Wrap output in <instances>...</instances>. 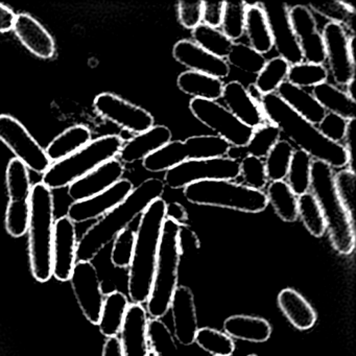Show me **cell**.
<instances>
[{"instance_id": "cell-1", "label": "cell", "mask_w": 356, "mask_h": 356, "mask_svg": "<svg viewBox=\"0 0 356 356\" xmlns=\"http://www.w3.org/2000/svg\"><path fill=\"white\" fill-rule=\"evenodd\" d=\"M260 107L270 124L289 137L301 151L331 168H348L349 156L343 143H335L323 136L318 127L291 110L276 93L264 95Z\"/></svg>"}, {"instance_id": "cell-2", "label": "cell", "mask_w": 356, "mask_h": 356, "mask_svg": "<svg viewBox=\"0 0 356 356\" xmlns=\"http://www.w3.org/2000/svg\"><path fill=\"white\" fill-rule=\"evenodd\" d=\"M165 184L157 178H149L134 187L120 205L95 220L79 239L78 261H92L131 222L143 214L147 206L163 195Z\"/></svg>"}, {"instance_id": "cell-3", "label": "cell", "mask_w": 356, "mask_h": 356, "mask_svg": "<svg viewBox=\"0 0 356 356\" xmlns=\"http://www.w3.org/2000/svg\"><path fill=\"white\" fill-rule=\"evenodd\" d=\"M166 202L154 200L140 216L135 231L134 251L129 266V297L134 304L149 300L157 264L162 227L165 220Z\"/></svg>"}, {"instance_id": "cell-4", "label": "cell", "mask_w": 356, "mask_h": 356, "mask_svg": "<svg viewBox=\"0 0 356 356\" xmlns=\"http://www.w3.org/2000/svg\"><path fill=\"white\" fill-rule=\"evenodd\" d=\"M30 208L28 234L31 270L35 280L44 283L53 276L51 249L56 220L53 191L42 182L33 185Z\"/></svg>"}, {"instance_id": "cell-5", "label": "cell", "mask_w": 356, "mask_h": 356, "mask_svg": "<svg viewBox=\"0 0 356 356\" xmlns=\"http://www.w3.org/2000/svg\"><path fill=\"white\" fill-rule=\"evenodd\" d=\"M309 191L320 205L335 251L350 255L355 248V222L337 197L334 172L330 166L316 160L312 161Z\"/></svg>"}, {"instance_id": "cell-6", "label": "cell", "mask_w": 356, "mask_h": 356, "mask_svg": "<svg viewBox=\"0 0 356 356\" xmlns=\"http://www.w3.org/2000/svg\"><path fill=\"white\" fill-rule=\"evenodd\" d=\"M124 143V139L116 134L92 139L86 147L70 157L51 163L41 182L51 191L70 187L99 166L118 158Z\"/></svg>"}, {"instance_id": "cell-7", "label": "cell", "mask_w": 356, "mask_h": 356, "mask_svg": "<svg viewBox=\"0 0 356 356\" xmlns=\"http://www.w3.org/2000/svg\"><path fill=\"white\" fill-rule=\"evenodd\" d=\"M181 225L165 218L162 227L153 285L147 300V314L153 318L165 316L170 310L179 280V266L182 253L179 245Z\"/></svg>"}, {"instance_id": "cell-8", "label": "cell", "mask_w": 356, "mask_h": 356, "mask_svg": "<svg viewBox=\"0 0 356 356\" xmlns=\"http://www.w3.org/2000/svg\"><path fill=\"white\" fill-rule=\"evenodd\" d=\"M185 199L199 206L225 208L245 213H260L268 207L264 191L230 180L202 181L185 187Z\"/></svg>"}, {"instance_id": "cell-9", "label": "cell", "mask_w": 356, "mask_h": 356, "mask_svg": "<svg viewBox=\"0 0 356 356\" xmlns=\"http://www.w3.org/2000/svg\"><path fill=\"white\" fill-rule=\"evenodd\" d=\"M231 145L216 135H197L186 140L170 141L143 161L149 172H168L187 160L226 157Z\"/></svg>"}, {"instance_id": "cell-10", "label": "cell", "mask_w": 356, "mask_h": 356, "mask_svg": "<svg viewBox=\"0 0 356 356\" xmlns=\"http://www.w3.org/2000/svg\"><path fill=\"white\" fill-rule=\"evenodd\" d=\"M239 177V161L230 158L187 160L164 174V184L172 189H184L202 181L230 180Z\"/></svg>"}, {"instance_id": "cell-11", "label": "cell", "mask_w": 356, "mask_h": 356, "mask_svg": "<svg viewBox=\"0 0 356 356\" xmlns=\"http://www.w3.org/2000/svg\"><path fill=\"white\" fill-rule=\"evenodd\" d=\"M0 141L29 170L43 176L51 165L44 147L12 115L0 114Z\"/></svg>"}, {"instance_id": "cell-12", "label": "cell", "mask_w": 356, "mask_h": 356, "mask_svg": "<svg viewBox=\"0 0 356 356\" xmlns=\"http://www.w3.org/2000/svg\"><path fill=\"white\" fill-rule=\"evenodd\" d=\"M189 109L201 124L213 131L214 135L224 139L231 147H245L253 135V129L239 122L218 102L193 99L189 103Z\"/></svg>"}, {"instance_id": "cell-13", "label": "cell", "mask_w": 356, "mask_h": 356, "mask_svg": "<svg viewBox=\"0 0 356 356\" xmlns=\"http://www.w3.org/2000/svg\"><path fill=\"white\" fill-rule=\"evenodd\" d=\"M93 110L102 120L134 135L141 134L155 126L154 116L149 111L114 93L97 95L93 101Z\"/></svg>"}, {"instance_id": "cell-14", "label": "cell", "mask_w": 356, "mask_h": 356, "mask_svg": "<svg viewBox=\"0 0 356 356\" xmlns=\"http://www.w3.org/2000/svg\"><path fill=\"white\" fill-rule=\"evenodd\" d=\"M70 281L85 318L91 324H99L105 295L95 264L91 261H76Z\"/></svg>"}, {"instance_id": "cell-15", "label": "cell", "mask_w": 356, "mask_h": 356, "mask_svg": "<svg viewBox=\"0 0 356 356\" xmlns=\"http://www.w3.org/2000/svg\"><path fill=\"white\" fill-rule=\"evenodd\" d=\"M270 26L273 44L279 57L289 65L304 61L299 42L296 38L289 19V7L286 3H259Z\"/></svg>"}, {"instance_id": "cell-16", "label": "cell", "mask_w": 356, "mask_h": 356, "mask_svg": "<svg viewBox=\"0 0 356 356\" xmlns=\"http://www.w3.org/2000/svg\"><path fill=\"white\" fill-rule=\"evenodd\" d=\"M325 55L335 84L347 86L355 79L356 63L349 53V35L339 24L328 22L323 30Z\"/></svg>"}, {"instance_id": "cell-17", "label": "cell", "mask_w": 356, "mask_h": 356, "mask_svg": "<svg viewBox=\"0 0 356 356\" xmlns=\"http://www.w3.org/2000/svg\"><path fill=\"white\" fill-rule=\"evenodd\" d=\"M133 189L134 185L129 179H122L120 182L95 197L72 202L68 207L66 216L76 225L99 220L122 203Z\"/></svg>"}, {"instance_id": "cell-18", "label": "cell", "mask_w": 356, "mask_h": 356, "mask_svg": "<svg viewBox=\"0 0 356 356\" xmlns=\"http://www.w3.org/2000/svg\"><path fill=\"white\" fill-rule=\"evenodd\" d=\"M78 243L76 224L66 216L56 220L51 261L53 276L61 282L70 280L78 261Z\"/></svg>"}, {"instance_id": "cell-19", "label": "cell", "mask_w": 356, "mask_h": 356, "mask_svg": "<svg viewBox=\"0 0 356 356\" xmlns=\"http://www.w3.org/2000/svg\"><path fill=\"white\" fill-rule=\"evenodd\" d=\"M289 19L303 60L307 63L323 65L326 61L324 40L312 12L306 6H295L289 9Z\"/></svg>"}, {"instance_id": "cell-20", "label": "cell", "mask_w": 356, "mask_h": 356, "mask_svg": "<svg viewBox=\"0 0 356 356\" xmlns=\"http://www.w3.org/2000/svg\"><path fill=\"white\" fill-rule=\"evenodd\" d=\"M172 57L181 65L188 68L191 72L208 74L213 78H227L230 74V66L226 60L220 59L204 51L193 41L183 39L178 41L172 47Z\"/></svg>"}, {"instance_id": "cell-21", "label": "cell", "mask_w": 356, "mask_h": 356, "mask_svg": "<svg viewBox=\"0 0 356 356\" xmlns=\"http://www.w3.org/2000/svg\"><path fill=\"white\" fill-rule=\"evenodd\" d=\"M126 165L118 158L106 162L97 170L79 179L68 187V197L74 202L95 197L124 179Z\"/></svg>"}, {"instance_id": "cell-22", "label": "cell", "mask_w": 356, "mask_h": 356, "mask_svg": "<svg viewBox=\"0 0 356 356\" xmlns=\"http://www.w3.org/2000/svg\"><path fill=\"white\" fill-rule=\"evenodd\" d=\"M170 309H172L174 320L175 339L185 347L193 345L199 326L195 296L189 287L184 285L177 287Z\"/></svg>"}, {"instance_id": "cell-23", "label": "cell", "mask_w": 356, "mask_h": 356, "mask_svg": "<svg viewBox=\"0 0 356 356\" xmlns=\"http://www.w3.org/2000/svg\"><path fill=\"white\" fill-rule=\"evenodd\" d=\"M13 31L22 44L39 59L49 60L55 57L57 53L55 39L51 33L30 14H16Z\"/></svg>"}, {"instance_id": "cell-24", "label": "cell", "mask_w": 356, "mask_h": 356, "mask_svg": "<svg viewBox=\"0 0 356 356\" xmlns=\"http://www.w3.org/2000/svg\"><path fill=\"white\" fill-rule=\"evenodd\" d=\"M147 309L141 304H130L120 331L122 356H149Z\"/></svg>"}, {"instance_id": "cell-25", "label": "cell", "mask_w": 356, "mask_h": 356, "mask_svg": "<svg viewBox=\"0 0 356 356\" xmlns=\"http://www.w3.org/2000/svg\"><path fill=\"white\" fill-rule=\"evenodd\" d=\"M172 137V131L168 127L154 126L149 130L141 134L134 135L132 138L124 140L118 159L124 165L143 161L147 156L155 153L156 151L170 143Z\"/></svg>"}, {"instance_id": "cell-26", "label": "cell", "mask_w": 356, "mask_h": 356, "mask_svg": "<svg viewBox=\"0 0 356 356\" xmlns=\"http://www.w3.org/2000/svg\"><path fill=\"white\" fill-rule=\"evenodd\" d=\"M222 99L227 109L249 128L255 130L266 124L261 107L249 97L247 88L238 81L225 84Z\"/></svg>"}, {"instance_id": "cell-27", "label": "cell", "mask_w": 356, "mask_h": 356, "mask_svg": "<svg viewBox=\"0 0 356 356\" xmlns=\"http://www.w3.org/2000/svg\"><path fill=\"white\" fill-rule=\"evenodd\" d=\"M277 95L304 120L314 126H318L327 112L305 89L295 86L291 83L283 82L277 89Z\"/></svg>"}, {"instance_id": "cell-28", "label": "cell", "mask_w": 356, "mask_h": 356, "mask_svg": "<svg viewBox=\"0 0 356 356\" xmlns=\"http://www.w3.org/2000/svg\"><path fill=\"white\" fill-rule=\"evenodd\" d=\"M224 330L231 339L251 343H264L273 332L272 326L266 318L245 314H235L226 318Z\"/></svg>"}, {"instance_id": "cell-29", "label": "cell", "mask_w": 356, "mask_h": 356, "mask_svg": "<svg viewBox=\"0 0 356 356\" xmlns=\"http://www.w3.org/2000/svg\"><path fill=\"white\" fill-rule=\"evenodd\" d=\"M278 305L287 320L299 330L312 328L318 320L316 310L295 289H282L278 295Z\"/></svg>"}, {"instance_id": "cell-30", "label": "cell", "mask_w": 356, "mask_h": 356, "mask_svg": "<svg viewBox=\"0 0 356 356\" xmlns=\"http://www.w3.org/2000/svg\"><path fill=\"white\" fill-rule=\"evenodd\" d=\"M92 140V131L85 124H74L58 135L45 147L51 163L70 157Z\"/></svg>"}, {"instance_id": "cell-31", "label": "cell", "mask_w": 356, "mask_h": 356, "mask_svg": "<svg viewBox=\"0 0 356 356\" xmlns=\"http://www.w3.org/2000/svg\"><path fill=\"white\" fill-rule=\"evenodd\" d=\"M129 307V298L122 291H114L106 295L97 324L102 334L107 339L118 337L124 326Z\"/></svg>"}, {"instance_id": "cell-32", "label": "cell", "mask_w": 356, "mask_h": 356, "mask_svg": "<svg viewBox=\"0 0 356 356\" xmlns=\"http://www.w3.org/2000/svg\"><path fill=\"white\" fill-rule=\"evenodd\" d=\"M245 34L252 49L257 53H270L272 51L273 38L270 34V26L266 20V14L262 10L259 3H248L247 12H245Z\"/></svg>"}, {"instance_id": "cell-33", "label": "cell", "mask_w": 356, "mask_h": 356, "mask_svg": "<svg viewBox=\"0 0 356 356\" xmlns=\"http://www.w3.org/2000/svg\"><path fill=\"white\" fill-rule=\"evenodd\" d=\"M177 85L183 93L193 97V99L214 102L222 99L225 86L224 82L220 79L191 70L182 72L178 76Z\"/></svg>"}, {"instance_id": "cell-34", "label": "cell", "mask_w": 356, "mask_h": 356, "mask_svg": "<svg viewBox=\"0 0 356 356\" xmlns=\"http://www.w3.org/2000/svg\"><path fill=\"white\" fill-rule=\"evenodd\" d=\"M312 95L328 113L341 116L348 122L355 120L356 102L334 85L322 83L312 88Z\"/></svg>"}, {"instance_id": "cell-35", "label": "cell", "mask_w": 356, "mask_h": 356, "mask_svg": "<svg viewBox=\"0 0 356 356\" xmlns=\"http://www.w3.org/2000/svg\"><path fill=\"white\" fill-rule=\"evenodd\" d=\"M280 130L275 124H262L261 127L254 130L253 135L245 147H231L227 157L236 161H238V159H243L245 156H254V157L264 159L273 147L280 140Z\"/></svg>"}, {"instance_id": "cell-36", "label": "cell", "mask_w": 356, "mask_h": 356, "mask_svg": "<svg viewBox=\"0 0 356 356\" xmlns=\"http://www.w3.org/2000/svg\"><path fill=\"white\" fill-rule=\"evenodd\" d=\"M266 199L274 208L275 213L285 222L298 220V197L285 181L270 182L266 189Z\"/></svg>"}, {"instance_id": "cell-37", "label": "cell", "mask_w": 356, "mask_h": 356, "mask_svg": "<svg viewBox=\"0 0 356 356\" xmlns=\"http://www.w3.org/2000/svg\"><path fill=\"white\" fill-rule=\"evenodd\" d=\"M6 183H7L9 201H29L32 182H31L29 168L19 160H10L6 170Z\"/></svg>"}, {"instance_id": "cell-38", "label": "cell", "mask_w": 356, "mask_h": 356, "mask_svg": "<svg viewBox=\"0 0 356 356\" xmlns=\"http://www.w3.org/2000/svg\"><path fill=\"white\" fill-rule=\"evenodd\" d=\"M191 36H193V42L202 47L204 51L224 60L230 53L234 43L228 37L225 36L222 31L210 28L204 24L193 29Z\"/></svg>"}, {"instance_id": "cell-39", "label": "cell", "mask_w": 356, "mask_h": 356, "mask_svg": "<svg viewBox=\"0 0 356 356\" xmlns=\"http://www.w3.org/2000/svg\"><path fill=\"white\" fill-rule=\"evenodd\" d=\"M310 11H314L318 15L323 16L332 24H339L346 31L349 30L351 35L354 32V24H355V9L350 3L341 1V0H331L325 3H310L308 6Z\"/></svg>"}, {"instance_id": "cell-40", "label": "cell", "mask_w": 356, "mask_h": 356, "mask_svg": "<svg viewBox=\"0 0 356 356\" xmlns=\"http://www.w3.org/2000/svg\"><path fill=\"white\" fill-rule=\"evenodd\" d=\"M312 158L301 149H295L289 172L287 184L297 197L309 191L310 178H312Z\"/></svg>"}, {"instance_id": "cell-41", "label": "cell", "mask_w": 356, "mask_h": 356, "mask_svg": "<svg viewBox=\"0 0 356 356\" xmlns=\"http://www.w3.org/2000/svg\"><path fill=\"white\" fill-rule=\"evenodd\" d=\"M293 149L291 143L279 140L264 158L266 178L270 182L284 181L289 172V164L293 157Z\"/></svg>"}, {"instance_id": "cell-42", "label": "cell", "mask_w": 356, "mask_h": 356, "mask_svg": "<svg viewBox=\"0 0 356 356\" xmlns=\"http://www.w3.org/2000/svg\"><path fill=\"white\" fill-rule=\"evenodd\" d=\"M147 339L156 356H181L176 339L168 326L158 318L149 321Z\"/></svg>"}, {"instance_id": "cell-43", "label": "cell", "mask_w": 356, "mask_h": 356, "mask_svg": "<svg viewBox=\"0 0 356 356\" xmlns=\"http://www.w3.org/2000/svg\"><path fill=\"white\" fill-rule=\"evenodd\" d=\"M298 216L312 236L318 238L326 232V222L322 210L310 191L298 197Z\"/></svg>"}, {"instance_id": "cell-44", "label": "cell", "mask_w": 356, "mask_h": 356, "mask_svg": "<svg viewBox=\"0 0 356 356\" xmlns=\"http://www.w3.org/2000/svg\"><path fill=\"white\" fill-rule=\"evenodd\" d=\"M289 67L291 65L282 58H273L270 61H266L254 84L264 95L275 93L286 80Z\"/></svg>"}, {"instance_id": "cell-45", "label": "cell", "mask_w": 356, "mask_h": 356, "mask_svg": "<svg viewBox=\"0 0 356 356\" xmlns=\"http://www.w3.org/2000/svg\"><path fill=\"white\" fill-rule=\"evenodd\" d=\"M226 62L229 66L251 74H258L266 63V57L243 43H233Z\"/></svg>"}, {"instance_id": "cell-46", "label": "cell", "mask_w": 356, "mask_h": 356, "mask_svg": "<svg viewBox=\"0 0 356 356\" xmlns=\"http://www.w3.org/2000/svg\"><path fill=\"white\" fill-rule=\"evenodd\" d=\"M195 343L213 356H231L235 351V343L226 333L210 327L199 329Z\"/></svg>"}, {"instance_id": "cell-47", "label": "cell", "mask_w": 356, "mask_h": 356, "mask_svg": "<svg viewBox=\"0 0 356 356\" xmlns=\"http://www.w3.org/2000/svg\"><path fill=\"white\" fill-rule=\"evenodd\" d=\"M287 82L300 88L318 86L328 79V72L324 65L320 64L302 63L291 65L287 74Z\"/></svg>"}, {"instance_id": "cell-48", "label": "cell", "mask_w": 356, "mask_h": 356, "mask_svg": "<svg viewBox=\"0 0 356 356\" xmlns=\"http://www.w3.org/2000/svg\"><path fill=\"white\" fill-rule=\"evenodd\" d=\"M248 3L245 1H225L222 14V32L231 41L239 40L245 34V12Z\"/></svg>"}, {"instance_id": "cell-49", "label": "cell", "mask_w": 356, "mask_h": 356, "mask_svg": "<svg viewBox=\"0 0 356 356\" xmlns=\"http://www.w3.org/2000/svg\"><path fill=\"white\" fill-rule=\"evenodd\" d=\"M30 200L9 201L6 210V230L14 238H19L28 233L30 222Z\"/></svg>"}, {"instance_id": "cell-50", "label": "cell", "mask_w": 356, "mask_h": 356, "mask_svg": "<svg viewBox=\"0 0 356 356\" xmlns=\"http://www.w3.org/2000/svg\"><path fill=\"white\" fill-rule=\"evenodd\" d=\"M239 176L245 186L262 191L268 185L264 160L254 156H245L239 162Z\"/></svg>"}, {"instance_id": "cell-51", "label": "cell", "mask_w": 356, "mask_h": 356, "mask_svg": "<svg viewBox=\"0 0 356 356\" xmlns=\"http://www.w3.org/2000/svg\"><path fill=\"white\" fill-rule=\"evenodd\" d=\"M355 182L356 174L349 168H343L334 174V185L337 189V197L345 207L346 211L349 214L354 222L355 214Z\"/></svg>"}, {"instance_id": "cell-52", "label": "cell", "mask_w": 356, "mask_h": 356, "mask_svg": "<svg viewBox=\"0 0 356 356\" xmlns=\"http://www.w3.org/2000/svg\"><path fill=\"white\" fill-rule=\"evenodd\" d=\"M112 243V264L115 268H129L134 251L135 231L131 228L124 229Z\"/></svg>"}, {"instance_id": "cell-53", "label": "cell", "mask_w": 356, "mask_h": 356, "mask_svg": "<svg viewBox=\"0 0 356 356\" xmlns=\"http://www.w3.org/2000/svg\"><path fill=\"white\" fill-rule=\"evenodd\" d=\"M348 120L341 116L332 113H326L322 122L318 124V129L323 136L335 143H341L345 137Z\"/></svg>"}, {"instance_id": "cell-54", "label": "cell", "mask_w": 356, "mask_h": 356, "mask_svg": "<svg viewBox=\"0 0 356 356\" xmlns=\"http://www.w3.org/2000/svg\"><path fill=\"white\" fill-rule=\"evenodd\" d=\"M203 1H180L178 3L179 22L183 28L193 30L202 24Z\"/></svg>"}, {"instance_id": "cell-55", "label": "cell", "mask_w": 356, "mask_h": 356, "mask_svg": "<svg viewBox=\"0 0 356 356\" xmlns=\"http://www.w3.org/2000/svg\"><path fill=\"white\" fill-rule=\"evenodd\" d=\"M224 6L225 1H218V3L203 1V13H202L203 24L210 28H220L222 26Z\"/></svg>"}, {"instance_id": "cell-56", "label": "cell", "mask_w": 356, "mask_h": 356, "mask_svg": "<svg viewBox=\"0 0 356 356\" xmlns=\"http://www.w3.org/2000/svg\"><path fill=\"white\" fill-rule=\"evenodd\" d=\"M179 245L182 254L188 249H197L200 247L199 238L197 234L189 228L188 225H181Z\"/></svg>"}, {"instance_id": "cell-57", "label": "cell", "mask_w": 356, "mask_h": 356, "mask_svg": "<svg viewBox=\"0 0 356 356\" xmlns=\"http://www.w3.org/2000/svg\"><path fill=\"white\" fill-rule=\"evenodd\" d=\"M165 216L166 218H170L179 225H187L188 220L186 208L178 202L166 204Z\"/></svg>"}, {"instance_id": "cell-58", "label": "cell", "mask_w": 356, "mask_h": 356, "mask_svg": "<svg viewBox=\"0 0 356 356\" xmlns=\"http://www.w3.org/2000/svg\"><path fill=\"white\" fill-rule=\"evenodd\" d=\"M355 120H349L347 124V129H346L345 137H343V143L345 145L343 147H345L346 151H347L348 156H349V165H348L347 168H349L350 170H353L355 172V165H354V147H353V141H354V132H355Z\"/></svg>"}, {"instance_id": "cell-59", "label": "cell", "mask_w": 356, "mask_h": 356, "mask_svg": "<svg viewBox=\"0 0 356 356\" xmlns=\"http://www.w3.org/2000/svg\"><path fill=\"white\" fill-rule=\"evenodd\" d=\"M15 19V12L8 6L0 3V33H9L13 31Z\"/></svg>"}, {"instance_id": "cell-60", "label": "cell", "mask_w": 356, "mask_h": 356, "mask_svg": "<svg viewBox=\"0 0 356 356\" xmlns=\"http://www.w3.org/2000/svg\"><path fill=\"white\" fill-rule=\"evenodd\" d=\"M102 356H122V346L118 337L107 339L104 343Z\"/></svg>"}, {"instance_id": "cell-61", "label": "cell", "mask_w": 356, "mask_h": 356, "mask_svg": "<svg viewBox=\"0 0 356 356\" xmlns=\"http://www.w3.org/2000/svg\"><path fill=\"white\" fill-rule=\"evenodd\" d=\"M248 95L249 97L255 102L256 104L260 106V102H261L262 97H264V95L258 90L257 87L255 86V84H250L247 88Z\"/></svg>"}, {"instance_id": "cell-62", "label": "cell", "mask_w": 356, "mask_h": 356, "mask_svg": "<svg viewBox=\"0 0 356 356\" xmlns=\"http://www.w3.org/2000/svg\"><path fill=\"white\" fill-rule=\"evenodd\" d=\"M346 88H347L346 93H347L348 97L356 102V79L350 81L347 86H346Z\"/></svg>"}, {"instance_id": "cell-63", "label": "cell", "mask_w": 356, "mask_h": 356, "mask_svg": "<svg viewBox=\"0 0 356 356\" xmlns=\"http://www.w3.org/2000/svg\"><path fill=\"white\" fill-rule=\"evenodd\" d=\"M149 356H156L155 354H154V352L152 351L151 349H149Z\"/></svg>"}, {"instance_id": "cell-64", "label": "cell", "mask_w": 356, "mask_h": 356, "mask_svg": "<svg viewBox=\"0 0 356 356\" xmlns=\"http://www.w3.org/2000/svg\"><path fill=\"white\" fill-rule=\"evenodd\" d=\"M248 356H258V355H256V354H250V355H248Z\"/></svg>"}]
</instances>
